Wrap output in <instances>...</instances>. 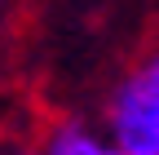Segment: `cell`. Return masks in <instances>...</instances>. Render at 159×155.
<instances>
[{
	"label": "cell",
	"mask_w": 159,
	"mask_h": 155,
	"mask_svg": "<svg viewBox=\"0 0 159 155\" xmlns=\"http://www.w3.org/2000/svg\"><path fill=\"white\" fill-rule=\"evenodd\" d=\"M106 133L124 155H159V53L137 62L106 106Z\"/></svg>",
	"instance_id": "obj_1"
},
{
	"label": "cell",
	"mask_w": 159,
	"mask_h": 155,
	"mask_svg": "<svg viewBox=\"0 0 159 155\" xmlns=\"http://www.w3.org/2000/svg\"><path fill=\"white\" fill-rule=\"evenodd\" d=\"M35 155H124L119 142L106 129H89V124H57Z\"/></svg>",
	"instance_id": "obj_2"
}]
</instances>
